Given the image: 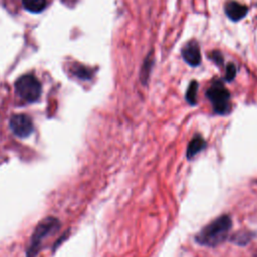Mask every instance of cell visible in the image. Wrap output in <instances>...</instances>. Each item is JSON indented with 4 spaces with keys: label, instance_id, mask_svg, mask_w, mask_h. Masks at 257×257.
<instances>
[{
    "label": "cell",
    "instance_id": "obj_8",
    "mask_svg": "<svg viewBox=\"0 0 257 257\" xmlns=\"http://www.w3.org/2000/svg\"><path fill=\"white\" fill-rule=\"evenodd\" d=\"M206 145L207 143L201 135L194 136L193 139L188 144L187 153H186L187 158L192 159L193 157H195L197 154H199L201 151H203L206 148Z\"/></svg>",
    "mask_w": 257,
    "mask_h": 257
},
{
    "label": "cell",
    "instance_id": "obj_12",
    "mask_svg": "<svg viewBox=\"0 0 257 257\" xmlns=\"http://www.w3.org/2000/svg\"><path fill=\"white\" fill-rule=\"evenodd\" d=\"M197 92H198V82L193 80L188 86L186 91V100L191 104L195 105L197 103Z\"/></svg>",
    "mask_w": 257,
    "mask_h": 257
},
{
    "label": "cell",
    "instance_id": "obj_7",
    "mask_svg": "<svg viewBox=\"0 0 257 257\" xmlns=\"http://www.w3.org/2000/svg\"><path fill=\"white\" fill-rule=\"evenodd\" d=\"M247 12V6L237 1H228L225 5V13L233 21H238L244 18Z\"/></svg>",
    "mask_w": 257,
    "mask_h": 257
},
{
    "label": "cell",
    "instance_id": "obj_3",
    "mask_svg": "<svg viewBox=\"0 0 257 257\" xmlns=\"http://www.w3.org/2000/svg\"><path fill=\"white\" fill-rule=\"evenodd\" d=\"M16 93L25 101L32 102L39 98L41 85L36 77L27 74L19 77L15 82Z\"/></svg>",
    "mask_w": 257,
    "mask_h": 257
},
{
    "label": "cell",
    "instance_id": "obj_9",
    "mask_svg": "<svg viewBox=\"0 0 257 257\" xmlns=\"http://www.w3.org/2000/svg\"><path fill=\"white\" fill-rule=\"evenodd\" d=\"M254 236H255V233H253L252 231L241 230V231L234 233L230 237V241L238 246H246L248 243H250L252 241Z\"/></svg>",
    "mask_w": 257,
    "mask_h": 257
},
{
    "label": "cell",
    "instance_id": "obj_1",
    "mask_svg": "<svg viewBox=\"0 0 257 257\" xmlns=\"http://www.w3.org/2000/svg\"><path fill=\"white\" fill-rule=\"evenodd\" d=\"M232 225L231 217L222 215L202 228L196 235V242L202 246L216 247L228 239Z\"/></svg>",
    "mask_w": 257,
    "mask_h": 257
},
{
    "label": "cell",
    "instance_id": "obj_6",
    "mask_svg": "<svg viewBox=\"0 0 257 257\" xmlns=\"http://www.w3.org/2000/svg\"><path fill=\"white\" fill-rule=\"evenodd\" d=\"M182 55L184 60L191 66H197L201 63L200 46L195 40L188 42L184 46L182 50Z\"/></svg>",
    "mask_w": 257,
    "mask_h": 257
},
{
    "label": "cell",
    "instance_id": "obj_15",
    "mask_svg": "<svg viewBox=\"0 0 257 257\" xmlns=\"http://www.w3.org/2000/svg\"><path fill=\"white\" fill-rule=\"evenodd\" d=\"M254 257H257V254H256V255H255V256H254Z\"/></svg>",
    "mask_w": 257,
    "mask_h": 257
},
{
    "label": "cell",
    "instance_id": "obj_4",
    "mask_svg": "<svg viewBox=\"0 0 257 257\" xmlns=\"http://www.w3.org/2000/svg\"><path fill=\"white\" fill-rule=\"evenodd\" d=\"M57 227H58V221L55 218L48 217L42 220L37 225L34 233L31 236V242L27 250V257H34L39 250V245L43 240L44 236L49 234L51 231H53Z\"/></svg>",
    "mask_w": 257,
    "mask_h": 257
},
{
    "label": "cell",
    "instance_id": "obj_10",
    "mask_svg": "<svg viewBox=\"0 0 257 257\" xmlns=\"http://www.w3.org/2000/svg\"><path fill=\"white\" fill-rule=\"evenodd\" d=\"M24 8L30 12L38 13L46 6V0H22Z\"/></svg>",
    "mask_w": 257,
    "mask_h": 257
},
{
    "label": "cell",
    "instance_id": "obj_2",
    "mask_svg": "<svg viewBox=\"0 0 257 257\" xmlns=\"http://www.w3.org/2000/svg\"><path fill=\"white\" fill-rule=\"evenodd\" d=\"M207 97L211 101L214 111L218 114L225 115L230 112V92L222 81L215 80L207 90Z\"/></svg>",
    "mask_w": 257,
    "mask_h": 257
},
{
    "label": "cell",
    "instance_id": "obj_5",
    "mask_svg": "<svg viewBox=\"0 0 257 257\" xmlns=\"http://www.w3.org/2000/svg\"><path fill=\"white\" fill-rule=\"evenodd\" d=\"M9 126L14 135L20 138L28 137L33 131L31 118L26 114H14L10 117Z\"/></svg>",
    "mask_w": 257,
    "mask_h": 257
},
{
    "label": "cell",
    "instance_id": "obj_13",
    "mask_svg": "<svg viewBox=\"0 0 257 257\" xmlns=\"http://www.w3.org/2000/svg\"><path fill=\"white\" fill-rule=\"evenodd\" d=\"M236 76V67L233 63H230L227 65L226 67V74H225V78L228 81H231L235 78Z\"/></svg>",
    "mask_w": 257,
    "mask_h": 257
},
{
    "label": "cell",
    "instance_id": "obj_14",
    "mask_svg": "<svg viewBox=\"0 0 257 257\" xmlns=\"http://www.w3.org/2000/svg\"><path fill=\"white\" fill-rule=\"evenodd\" d=\"M212 58H213V60L216 62V63H218V64H221V63H223V57H222V54L220 53V52H218V51H214L213 53H212Z\"/></svg>",
    "mask_w": 257,
    "mask_h": 257
},
{
    "label": "cell",
    "instance_id": "obj_11",
    "mask_svg": "<svg viewBox=\"0 0 257 257\" xmlns=\"http://www.w3.org/2000/svg\"><path fill=\"white\" fill-rule=\"evenodd\" d=\"M153 66V57L152 55H148L143 63L142 69H141V73H140V77L141 80L144 84H146L149 80L150 77V73H151V68Z\"/></svg>",
    "mask_w": 257,
    "mask_h": 257
}]
</instances>
